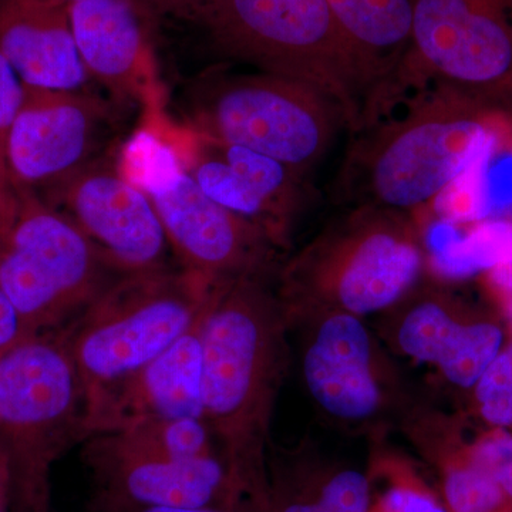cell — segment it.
<instances>
[{"label":"cell","instance_id":"2","mask_svg":"<svg viewBox=\"0 0 512 512\" xmlns=\"http://www.w3.org/2000/svg\"><path fill=\"white\" fill-rule=\"evenodd\" d=\"M276 318L261 278L242 276L212 286L198 319L202 420L224 446L238 500L248 494L261 512L269 507L262 443L278 372Z\"/></svg>","mask_w":512,"mask_h":512},{"label":"cell","instance_id":"28","mask_svg":"<svg viewBox=\"0 0 512 512\" xmlns=\"http://www.w3.org/2000/svg\"><path fill=\"white\" fill-rule=\"evenodd\" d=\"M25 329L20 322L18 312L13 308L8 296L0 289V353L25 338Z\"/></svg>","mask_w":512,"mask_h":512},{"label":"cell","instance_id":"26","mask_svg":"<svg viewBox=\"0 0 512 512\" xmlns=\"http://www.w3.org/2000/svg\"><path fill=\"white\" fill-rule=\"evenodd\" d=\"M370 512H448L421 485L410 481H396L384 490L376 505L372 504Z\"/></svg>","mask_w":512,"mask_h":512},{"label":"cell","instance_id":"32","mask_svg":"<svg viewBox=\"0 0 512 512\" xmlns=\"http://www.w3.org/2000/svg\"><path fill=\"white\" fill-rule=\"evenodd\" d=\"M494 281L503 288L512 291V249L495 265Z\"/></svg>","mask_w":512,"mask_h":512},{"label":"cell","instance_id":"34","mask_svg":"<svg viewBox=\"0 0 512 512\" xmlns=\"http://www.w3.org/2000/svg\"><path fill=\"white\" fill-rule=\"evenodd\" d=\"M64 2H67V3H74V2H79V0H64Z\"/></svg>","mask_w":512,"mask_h":512},{"label":"cell","instance_id":"27","mask_svg":"<svg viewBox=\"0 0 512 512\" xmlns=\"http://www.w3.org/2000/svg\"><path fill=\"white\" fill-rule=\"evenodd\" d=\"M144 9L161 18L201 22L218 0H138Z\"/></svg>","mask_w":512,"mask_h":512},{"label":"cell","instance_id":"11","mask_svg":"<svg viewBox=\"0 0 512 512\" xmlns=\"http://www.w3.org/2000/svg\"><path fill=\"white\" fill-rule=\"evenodd\" d=\"M39 195L69 217L120 275L168 268L171 248L160 218L117 161L97 158Z\"/></svg>","mask_w":512,"mask_h":512},{"label":"cell","instance_id":"25","mask_svg":"<svg viewBox=\"0 0 512 512\" xmlns=\"http://www.w3.org/2000/svg\"><path fill=\"white\" fill-rule=\"evenodd\" d=\"M468 461L484 471L512 504V434L497 433L485 437L471 451Z\"/></svg>","mask_w":512,"mask_h":512},{"label":"cell","instance_id":"8","mask_svg":"<svg viewBox=\"0 0 512 512\" xmlns=\"http://www.w3.org/2000/svg\"><path fill=\"white\" fill-rule=\"evenodd\" d=\"M188 121L198 137L255 151L306 178L348 127L318 90L262 72L204 77L191 90Z\"/></svg>","mask_w":512,"mask_h":512},{"label":"cell","instance_id":"14","mask_svg":"<svg viewBox=\"0 0 512 512\" xmlns=\"http://www.w3.org/2000/svg\"><path fill=\"white\" fill-rule=\"evenodd\" d=\"M187 140L185 164L202 191L284 247L293 220L308 204V178L255 151L205 140L191 130Z\"/></svg>","mask_w":512,"mask_h":512},{"label":"cell","instance_id":"24","mask_svg":"<svg viewBox=\"0 0 512 512\" xmlns=\"http://www.w3.org/2000/svg\"><path fill=\"white\" fill-rule=\"evenodd\" d=\"M313 495L328 512H370L372 508L369 478L355 470L333 474Z\"/></svg>","mask_w":512,"mask_h":512},{"label":"cell","instance_id":"20","mask_svg":"<svg viewBox=\"0 0 512 512\" xmlns=\"http://www.w3.org/2000/svg\"><path fill=\"white\" fill-rule=\"evenodd\" d=\"M404 353L439 367L456 386H476L503 346V332L491 323L461 325L439 303L424 302L412 309L399 330Z\"/></svg>","mask_w":512,"mask_h":512},{"label":"cell","instance_id":"12","mask_svg":"<svg viewBox=\"0 0 512 512\" xmlns=\"http://www.w3.org/2000/svg\"><path fill=\"white\" fill-rule=\"evenodd\" d=\"M86 441L84 461L100 512L128 508H239L227 466L217 456L175 460L127 446L110 433Z\"/></svg>","mask_w":512,"mask_h":512},{"label":"cell","instance_id":"35","mask_svg":"<svg viewBox=\"0 0 512 512\" xmlns=\"http://www.w3.org/2000/svg\"><path fill=\"white\" fill-rule=\"evenodd\" d=\"M510 316H511V320H512V303H511V306H510Z\"/></svg>","mask_w":512,"mask_h":512},{"label":"cell","instance_id":"33","mask_svg":"<svg viewBox=\"0 0 512 512\" xmlns=\"http://www.w3.org/2000/svg\"><path fill=\"white\" fill-rule=\"evenodd\" d=\"M505 356H507L508 363H510L511 370H512V345L508 346L507 349L504 350Z\"/></svg>","mask_w":512,"mask_h":512},{"label":"cell","instance_id":"15","mask_svg":"<svg viewBox=\"0 0 512 512\" xmlns=\"http://www.w3.org/2000/svg\"><path fill=\"white\" fill-rule=\"evenodd\" d=\"M363 99L365 126L390 114L410 89L416 0H328Z\"/></svg>","mask_w":512,"mask_h":512},{"label":"cell","instance_id":"18","mask_svg":"<svg viewBox=\"0 0 512 512\" xmlns=\"http://www.w3.org/2000/svg\"><path fill=\"white\" fill-rule=\"evenodd\" d=\"M0 53L25 86L84 90L92 79L64 0H0Z\"/></svg>","mask_w":512,"mask_h":512},{"label":"cell","instance_id":"9","mask_svg":"<svg viewBox=\"0 0 512 512\" xmlns=\"http://www.w3.org/2000/svg\"><path fill=\"white\" fill-rule=\"evenodd\" d=\"M406 212L357 205L285 271L291 293H320L345 312L382 311L419 278L423 255Z\"/></svg>","mask_w":512,"mask_h":512},{"label":"cell","instance_id":"19","mask_svg":"<svg viewBox=\"0 0 512 512\" xmlns=\"http://www.w3.org/2000/svg\"><path fill=\"white\" fill-rule=\"evenodd\" d=\"M369 333L349 312L329 316L303 360V375L323 410L345 420L372 416L379 387L370 370Z\"/></svg>","mask_w":512,"mask_h":512},{"label":"cell","instance_id":"31","mask_svg":"<svg viewBox=\"0 0 512 512\" xmlns=\"http://www.w3.org/2000/svg\"><path fill=\"white\" fill-rule=\"evenodd\" d=\"M113 512H247L241 508L201 507V508H174V507H146L128 508Z\"/></svg>","mask_w":512,"mask_h":512},{"label":"cell","instance_id":"4","mask_svg":"<svg viewBox=\"0 0 512 512\" xmlns=\"http://www.w3.org/2000/svg\"><path fill=\"white\" fill-rule=\"evenodd\" d=\"M82 383L66 328L25 336L0 353V450L13 512H49L53 463L84 440Z\"/></svg>","mask_w":512,"mask_h":512},{"label":"cell","instance_id":"3","mask_svg":"<svg viewBox=\"0 0 512 512\" xmlns=\"http://www.w3.org/2000/svg\"><path fill=\"white\" fill-rule=\"evenodd\" d=\"M117 167L150 198L185 271L215 284L261 278L271 264L274 241L202 191L185 164L181 137L163 127L160 114L128 138Z\"/></svg>","mask_w":512,"mask_h":512},{"label":"cell","instance_id":"16","mask_svg":"<svg viewBox=\"0 0 512 512\" xmlns=\"http://www.w3.org/2000/svg\"><path fill=\"white\" fill-rule=\"evenodd\" d=\"M200 319V318H198ZM198 320L174 345L100 397L83 420L84 440L141 421L202 419Z\"/></svg>","mask_w":512,"mask_h":512},{"label":"cell","instance_id":"17","mask_svg":"<svg viewBox=\"0 0 512 512\" xmlns=\"http://www.w3.org/2000/svg\"><path fill=\"white\" fill-rule=\"evenodd\" d=\"M138 0L70 3L74 40L87 73L120 99L157 110L156 67Z\"/></svg>","mask_w":512,"mask_h":512},{"label":"cell","instance_id":"23","mask_svg":"<svg viewBox=\"0 0 512 512\" xmlns=\"http://www.w3.org/2000/svg\"><path fill=\"white\" fill-rule=\"evenodd\" d=\"M476 396L488 423L512 426V370L504 352L498 353L478 379Z\"/></svg>","mask_w":512,"mask_h":512},{"label":"cell","instance_id":"29","mask_svg":"<svg viewBox=\"0 0 512 512\" xmlns=\"http://www.w3.org/2000/svg\"><path fill=\"white\" fill-rule=\"evenodd\" d=\"M268 512H328L315 495H285L284 493H274L269 491V510Z\"/></svg>","mask_w":512,"mask_h":512},{"label":"cell","instance_id":"22","mask_svg":"<svg viewBox=\"0 0 512 512\" xmlns=\"http://www.w3.org/2000/svg\"><path fill=\"white\" fill-rule=\"evenodd\" d=\"M25 84L0 53V211L8 208L15 198V187L10 178L8 143L10 131L22 106Z\"/></svg>","mask_w":512,"mask_h":512},{"label":"cell","instance_id":"6","mask_svg":"<svg viewBox=\"0 0 512 512\" xmlns=\"http://www.w3.org/2000/svg\"><path fill=\"white\" fill-rule=\"evenodd\" d=\"M200 23L222 56L318 90L353 134L365 126L362 87L328 0H218Z\"/></svg>","mask_w":512,"mask_h":512},{"label":"cell","instance_id":"30","mask_svg":"<svg viewBox=\"0 0 512 512\" xmlns=\"http://www.w3.org/2000/svg\"><path fill=\"white\" fill-rule=\"evenodd\" d=\"M0 512H13L12 510V476L8 457L0 450Z\"/></svg>","mask_w":512,"mask_h":512},{"label":"cell","instance_id":"10","mask_svg":"<svg viewBox=\"0 0 512 512\" xmlns=\"http://www.w3.org/2000/svg\"><path fill=\"white\" fill-rule=\"evenodd\" d=\"M497 106L512 97V0H416L410 87Z\"/></svg>","mask_w":512,"mask_h":512},{"label":"cell","instance_id":"5","mask_svg":"<svg viewBox=\"0 0 512 512\" xmlns=\"http://www.w3.org/2000/svg\"><path fill=\"white\" fill-rule=\"evenodd\" d=\"M215 284L183 268L121 275L67 325L84 414L194 328Z\"/></svg>","mask_w":512,"mask_h":512},{"label":"cell","instance_id":"7","mask_svg":"<svg viewBox=\"0 0 512 512\" xmlns=\"http://www.w3.org/2000/svg\"><path fill=\"white\" fill-rule=\"evenodd\" d=\"M15 190L0 211V289L26 335L66 328L113 284L114 269L63 212L35 191Z\"/></svg>","mask_w":512,"mask_h":512},{"label":"cell","instance_id":"21","mask_svg":"<svg viewBox=\"0 0 512 512\" xmlns=\"http://www.w3.org/2000/svg\"><path fill=\"white\" fill-rule=\"evenodd\" d=\"M448 512H503V491L470 461L447 468L443 480Z\"/></svg>","mask_w":512,"mask_h":512},{"label":"cell","instance_id":"1","mask_svg":"<svg viewBox=\"0 0 512 512\" xmlns=\"http://www.w3.org/2000/svg\"><path fill=\"white\" fill-rule=\"evenodd\" d=\"M498 126L495 106L433 86L353 134L333 194L353 207L419 208L487 160Z\"/></svg>","mask_w":512,"mask_h":512},{"label":"cell","instance_id":"13","mask_svg":"<svg viewBox=\"0 0 512 512\" xmlns=\"http://www.w3.org/2000/svg\"><path fill=\"white\" fill-rule=\"evenodd\" d=\"M107 121L103 100L86 90L25 86L8 143L13 187L43 194L93 163Z\"/></svg>","mask_w":512,"mask_h":512}]
</instances>
